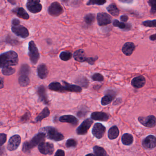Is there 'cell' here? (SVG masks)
Instances as JSON below:
<instances>
[{"label": "cell", "instance_id": "6da1fadb", "mask_svg": "<svg viewBox=\"0 0 156 156\" xmlns=\"http://www.w3.org/2000/svg\"><path fill=\"white\" fill-rule=\"evenodd\" d=\"M19 62L18 55L14 51H9L1 54L0 55V68L17 66Z\"/></svg>", "mask_w": 156, "mask_h": 156}, {"label": "cell", "instance_id": "7a4b0ae2", "mask_svg": "<svg viewBox=\"0 0 156 156\" xmlns=\"http://www.w3.org/2000/svg\"><path fill=\"white\" fill-rule=\"evenodd\" d=\"M46 136L43 132H40L35 135L30 141H26L23 144L22 151L24 153H29L37 146L45 141Z\"/></svg>", "mask_w": 156, "mask_h": 156}, {"label": "cell", "instance_id": "3957f363", "mask_svg": "<svg viewBox=\"0 0 156 156\" xmlns=\"http://www.w3.org/2000/svg\"><path fill=\"white\" fill-rule=\"evenodd\" d=\"M85 54V51L83 49H79L74 52L73 57L76 61L80 63L87 62L89 65H94L95 62L98 60L99 57L96 56L95 57H87Z\"/></svg>", "mask_w": 156, "mask_h": 156}, {"label": "cell", "instance_id": "277c9868", "mask_svg": "<svg viewBox=\"0 0 156 156\" xmlns=\"http://www.w3.org/2000/svg\"><path fill=\"white\" fill-rule=\"evenodd\" d=\"M41 132L45 133L47 138L52 141L59 142L64 140V136L57 129L52 126H46L41 129Z\"/></svg>", "mask_w": 156, "mask_h": 156}, {"label": "cell", "instance_id": "5b68a950", "mask_svg": "<svg viewBox=\"0 0 156 156\" xmlns=\"http://www.w3.org/2000/svg\"><path fill=\"white\" fill-rule=\"evenodd\" d=\"M28 55L31 63L36 65L40 58V54L35 43L33 40L28 43Z\"/></svg>", "mask_w": 156, "mask_h": 156}, {"label": "cell", "instance_id": "8992f818", "mask_svg": "<svg viewBox=\"0 0 156 156\" xmlns=\"http://www.w3.org/2000/svg\"><path fill=\"white\" fill-rule=\"evenodd\" d=\"M26 6L27 10L32 13H38L42 10L40 0H27Z\"/></svg>", "mask_w": 156, "mask_h": 156}, {"label": "cell", "instance_id": "52a82bcc", "mask_svg": "<svg viewBox=\"0 0 156 156\" xmlns=\"http://www.w3.org/2000/svg\"><path fill=\"white\" fill-rule=\"evenodd\" d=\"M93 122L92 119L87 118L78 127L76 130V133L78 135H84L86 134Z\"/></svg>", "mask_w": 156, "mask_h": 156}, {"label": "cell", "instance_id": "ba28073f", "mask_svg": "<svg viewBox=\"0 0 156 156\" xmlns=\"http://www.w3.org/2000/svg\"><path fill=\"white\" fill-rule=\"evenodd\" d=\"M138 120L141 124L148 128H153L156 125V117L154 115H150L146 117L140 116Z\"/></svg>", "mask_w": 156, "mask_h": 156}, {"label": "cell", "instance_id": "9c48e42d", "mask_svg": "<svg viewBox=\"0 0 156 156\" xmlns=\"http://www.w3.org/2000/svg\"><path fill=\"white\" fill-rule=\"evenodd\" d=\"M63 7L61 5L57 2L51 3L48 9L49 14L51 16H58L63 12Z\"/></svg>", "mask_w": 156, "mask_h": 156}, {"label": "cell", "instance_id": "30bf717a", "mask_svg": "<svg viewBox=\"0 0 156 156\" xmlns=\"http://www.w3.org/2000/svg\"><path fill=\"white\" fill-rule=\"evenodd\" d=\"M38 148L39 152L44 155H52L55 150L54 144L50 143L43 142L38 146Z\"/></svg>", "mask_w": 156, "mask_h": 156}, {"label": "cell", "instance_id": "8fae6325", "mask_svg": "<svg viewBox=\"0 0 156 156\" xmlns=\"http://www.w3.org/2000/svg\"><path fill=\"white\" fill-rule=\"evenodd\" d=\"M98 25L100 26H105L111 23L112 17L111 15L106 12H100L97 16Z\"/></svg>", "mask_w": 156, "mask_h": 156}, {"label": "cell", "instance_id": "7c38bea8", "mask_svg": "<svg viewBox=\"0 0 156 156\" xmlns=\"http://www.w3.org/2000/svg\"><path fill=\"white\" fill-rule=\"evenodd\" d=\"M21 142V138L19 135H15L10 137L8 141L7 148L9 151H13L19 147Z\"/></svg>", "mask_w": 156, "mask_h": 156}, {"label": "cell", "instance_id": "4fadbf2b", "mask_svg": "<svg viewBox=\"0 0 156 156\" xmlns=\"http://www.w3.org/2000/svg\"><path fill=\"white\" fill-rule=\"evenodd\" d=\"M12 31L16 35L22 38H26L29 36V33L27 28L22 25L17 26H12Z\"/></svg>", "mask_w": 156, "mask_h": 156}, {"label": "cell", "instance_id": "5bb4252c", "mask_svg": "<svg viewBox=\"0 0 156 156\" xmlns=\"http://www.w3.org/2000/svg\"><path fill=\"white\" fill-rule=\"evenodd\" d=\"M37 93L39 100L46 105H50V102L48 97L46 89L44 85H40L37 89Z\"/></svg>", "mask_w": 156, "mask_h": 156}, {"label": "cell", "instance_id": "9a60e30c", "mask_svg": "<svg viewBox=\"0 0 156 156\" xmlns=\"http://www.w3.org/2000/svg\"><path fill=\"white\" fill-rule=\"evenodd\" d=\"M106 131L105 126L100 123H96L94 124L92 129L93 135L98 139H101L103 137Z\"/></svg>", "mask_w": 156, "mask_h": 156}, {"label": "cell", "instance_id": "2e32d148", "mask_svg": "<svg viewBox=\"0 0 156 156\" xmlns=\"http://www.w3.org/2000/svg\"><path fill=\"white\" fill-rule=\"evenodd\" d=\"M116 92L113 90H108L105 92V95L102 98L101 103L102 105L106 106L110 104L115 98Z\"/></svg>", "mask_w": 156, "mask_h": 156}, {"label": "cell", "instance_id": "e0dca14e", "mask_svg": "<svg viewBox=\"0 0 156 156\" xmlns=\"http://www.w3.org/2000/svg\"><path fill=\"white\" fill-rule=\"evenodd\" d=\"M59 121L60 122L68 123L74 126H77L79 123V120L76 116L71 115H66L60 117Z\"/></svg>", "mask_w": 156, "mask_h": 156}, {"label": "cell", "instance_id": "ac0fdd59", "mask_svg": "<svg viewBox=\"0 0 156 156\" xmlns=\"http://www.w3.org/2000/svg\"><path fill=\"white\" fill-rule=\"evenodd\" d=\"M142 145L146 149H153L156 147V137L149 135L143 140Z\"/></svg>", "mask_w": 156, "mask_h": 156}, {"label": "cell", "instance_id": "d6986e66", "mask_svg": "<svg viewBox=\"0 0 156 156\" xmlns=\"http://www.w3.org/2000/svg\"><path fill=\"white\" fill-rule=\"evenodd\" d=\"M146 80L143 76L135 77L132 80L131 84L135 89H140L143 88L145 85Z\"/></svg>", "mask_w": 156, "mask_h": 156}, {"label": "cell", "instance_id": "ffe728a7", "mask_svg": "<svg viewBox=\"0 0 156 156\" xmlns=\"http://www.w3.org/2000/svg\"><path fill=\"white\" fill-rule=\"evenodd\" d=\"M91 118L94 121L106 122L109 119L108 114L102 112H93L91 115Z\"/></svg>", "mask_w": 156, "mask_h": 156}, {"label": "cell", "instance_id": "44dd1931", "mask_svg": "<svg viewBox=\"0 0 156 156\" xmlns=\"http://www.w3.org/2000/svg\"><path fill=\"white\" fill-rule=\"evenodd\" d=\"M136 46L132 42H127L125 43L122 48V52L127 56L132 55L135 50Z\"/></svg>", "mask_w": 156, "mask_h": 156}, {"label": "cell", "instance_id": "7402d4cb", "mask_svg": "<svg viewBox=\"0 0 156 156\" xmlns=\"http://www.w3.org/2000/svg\"><path fill=\"white\" fill-rule=\"evenodd\" d=\"M62 82L66 92L72 93H81L82 92V88L79 85L71 84L64 80H62Z\"/></svg>", "mask_w": 156, "mask_h": 156}, {"label": "cell", "instance_id": "603a6c76", "mask_svg": "<svg viewBox=\"0 0 156 156\" xmlns=\"http://www.w3.org/2000/svg\"><path fill=\"white\" fill-rule=\"evenodd\" d=\"M38 76L41 80L45 79L49 74L47 67L45 64H40L37 69Z\"/></svg>", "mask_w": 156, "mask_h": 156}, {"label": "cell", "instance_id": "cb8c5ba5", "mask_svg": "<svg viewBox=\"0 0 156 156\" xmlns=\"http://www.w3.org/2000/svg\"><path fill=\"white\" fill-rule=\"evenodd\" d=\"M12 12L16 15L18 17L24 20H28L29 16L24 8L22 7H16L12 10Z\"/></svg>", "mask_w": 156, "mask_h": 156}, {"label": "cell", "instance_id": "d4e9b609", "mask_svg": "<svg viewBox=\"0 0 156 156\" xmlns=\"http://www.w3.org/2000/svg\"><path fill=\"white\" fill-rule=\"evenodd\" d=\"M48 88L50 90L57 92H66L64 86L58 82H53L49 83L48 85Z\"/></svg>", "mask_w": 156, "mask_h": 156}, {"label": "cell", "instance_id": "484cf974", "mask_svg": "<svg viewBox=\"0 0 156 156\" xmlns=\"http://www.w3.org/2000/svg\"><path fill=\"white\" fill-rule=\"evenodd\" d=\"M113 25L115 27H117L125 31H130L132 28V25L130 23H125L123 22H120L117 19H115L113 22Z\"/></svg>", "mask_w": 156, "mask_h": 156}, {"label": "cell", "instance_id": "4316f807", "mask_svg": "<svg viewBox=\"0 0 156 156\" xmlns=\"http://www.w3.org/2000/svg\"><path fill=\"white\" fill-rule=\"evenodd\" d=\"M75 83L82 88L87 89L89 85V79L84 76H79L75 80Z\"/></svg>", "mask_w": 156, "mask_h": 156}, {"label": "cell", "instance_id": "83f0119b", "mask_svg": "<svg viewBox=\"0 0 156 156\" xmlns=\"http://www.w3.org/2000/svg\"><path fill=\"white\" fill-rule=\"evenodd\" d=\"M50 110L49 109L48 107H45V108L43 109L42 112L36 117L35 119V121L37 122H41L43 119L48 117L49 115H50Z\"/></svg>", "mask_w": 156, "mask_h": 156}, {"label": "cell", "instance_id": "f1b7e54d", "mask_svg": "<svg viewBox=\"0 0 156 156\" xmlns=\"http://www.w3.org/2000/svg\"><path fill=\"white\" fill-rule=\"evenodd\" d=\"M107 11L109 13L113 16L117 17L120 14V10L115 3H111L108 5L106 8Z\"/></svg>", "mask_w": 156, "mask_h": 156}, {"label": "cell", "instance_id": "f546056e", "mask_svg": "<svg viewBox=\"0 0 156 156\" xmlns=\"http://www.w3.org/2000/svg\"><path fill=\"white\" fill-rule=\"evenodd\" d=\"M120 132L119 129L116 126H112L108 131V137L111 140L116 139L119 136Z\"/></svg>", "mask_w": 156, "mask_h": 156}, {"label": "cell", "instance_id": "4dcf8cb0", "mask_svg": "<svg viewBox=\"0 0 156 156\" xmlns=\"http://www.w3.org/2000/svg\"><path fill=\"white\" fill-rule=\"evenodd\" d=\"M18 83L21 87H27L30 84V80L27 75H19L18 79Z\"/></svg>", "mask_w": 156, "mask_h": 156}, {"label": "cell", "instance_id": "1f68e13d", "mask_svg": "<svg viewBox=\"0 0 156 156\" xmlns=\"http://www.w3.org/2000/svg\"><path fill=\"white\" fill-rule=\"evenodd\" d=\"M122 141L125 145H130L133 142V137L130 134L125 133L122 136Z\"/></svg>", "mask_w": 156, "mask_h": 156}, {"label": "cell", "instance_id": "d6a6232c", "mask_svg": "<svg viewBox=\"0 0 156 156\" xmlns=\"http://www.w3.org/2000/svg\"><path fill=\"white\" fill-rule=\"evenodd\" d=\"M31 72L30 66L27 64H23L21 66L18 75H27L29 76L31 74Z\"/></svg>", "mask_w": 156, "mask_h": 156}, {"label": "cell", "instance_id": "836d02e7", "mask_svg": "<svg viewBox=\"0 0 156 156\" xmlns=\"http://www.w3.org/2000/svg\"><path fill=\"white\" fill-rule=\"evenodd\" d=\"M93 152L96 156H109L103 147L95 146L93 147Z\"/></svg>", "mask_w": 156, "mask_h": 156}, {"label": "cell", "instance_id": "e575fe53", "mask_svg": "<svg viewBox=\"0 0 156 156\" xmlns=\"http://www.w3.org/2000/svg\"><path fill=\"white\" fill-rule=\"evenodd\" d=\"M73 57V55L70 52L62 51L59 55V58L63 61H67L70 60Z\"/></svg>", "mask_w": 156, "mask_h": 156}, {"label": "cell", "instance_id": "d590c367", "mask_svg": "<svg viewBox=\"0 0 156 156\" xmlns=\"http://www.w3.org/2000/svg\"><path fill=\"white\" fill-rule=\"evenodd\" d=\"M16 69L11 66L4 67L2 68V73L5 76H10L14 74Z\"/></svg>", "mask_w": 156, "mask_h": 156}, {"label": "cell", "instance_id": "8d00e7d4", "mask_svg": "<svg viewBox=\"0 0 156 156\" xmlns=\"http://www.w3.org/2000/svg\"><path fill=\"white\" fill-rule=\"evenodd\" d=\"M84 22L89 25L92 24L95 20V15L94 14L89 13L84 17Z\"/></svg>", "mask_w": 156, "mask_h": 156}, {"label": "cell", "instance_id": "74e56055", "mask_svg": "<svg viewBox=\"0 0 156 156\" xmlns=\"http://www.w3.org/2000/svg\"><path fill=\"white\" fill-rule=\"evenodd\" d=\"M106 0H89V2H87V5H103L106 3Z\"/></svg>", "mask_w": 156, "mask_h": 156}, {"label": "cell", "instance_id": "f35d334b", "mask_svg": "<svg viewBox=\"0 0 156 156\" xmlns=\"http://www.w3.org/2000/svg\"><path fill=\"white\" fill-rule=\"evenodd\" d=\"M78 142L73 138H70L68 139L66 142V146L67 148H74L77 147Z\"/></svg>", "mask_w": 156, "mask_h": 156}, {"label": "cell", "instance_id": "ab89813d", "mask_svg": "<svg viewBox=\"0 0 156 156\" xmlns=\"http://www.w3.org/2000/svg\"><path fill=\"white\" fill-rule=\"evenodd\" d=\"M142 24L146 27H156V19L144 21L142 23Z\"/></svg>", "mask_w": 156, "mask_h": 156}, {"label": "cell", "instance_id": "60d3db41", "mask_svg": "<svg viewBox=\"0 0 156 156\" xmlns=\"http://www.w3.org/2000/svg\"><path fill=\"white\" fill-rule=\"evenodd\" d=\"M91 79L94 81L102 82L104 80V77L99 73H94L91 76Z\"/></svg>", "mask_w": 156, "mask_h": 156}, {"label": "cell", "instance_id": "b9f144b4", "mask_svg": "<svg viewBox=\"0 0 156 156\" xmlns=\"http://www.w3.org/2000/svg\"><path fill=\"white\" fill-rule=\"evenodd\" d=\"M148 4L151 6L150 13L153 14L156 13V0H148Z\"/></svg>", "mask_w": 156, "mask_h": 156}, {"label": "cell", "instance_id": "7bdbcfd3", "mask_svg": "<svg viewBox=\"0 0 156 156\" xmlns=\"http://www.w3.org/2000/svg\"><path fill=\"white\" fill-rule=\"evenodd\" d=\"M5 42L9 44L12 45V46L16 45L19 44V41L12 39L9 36H7L5 38Z\"/></svg>", "mask_w": 156, "mask_h": 156}, {"label": "cell", "instance_id": "ee69618b", "mask_svg": "<svg viewBox=\"0 0 156 156\" xmlns=\"http://www.w3.org/2000/svg\"><path fill=\"white\" fill-rule=\"evenodd\" d=\"M30 117H31V114H30V112H27L21 117L20 121L21 122H27L28 120H29Z\"/></svg>", "mask_w": 156, "mask_h": 156}, {"label": "cell", "instance_id": "f6af8a7d", "mask_svg": "<svg viewBox=\"0 0 156 156\" xmlns=\"http://www.w3.org/2000/svg\"><path fill=\"white\" fill-rule=\"evenodd\" d=\"M88 112L85 110H81L77 113V116L80 118H82L87 115Z\"/></svg>", "mask_w": 156, "mask_h": 156}, {"label": "cell", "instance_id": "bcb514c9", "mask_svg": "<svg viewBox=\"0 0 156 156\" xmlns=\"http://www.w3.org/2000/svg\"><path fill=\"white\" fill-rule=\"evenodd\" d=\"M1 137V146H2L4 144H5L7 139V135L5 134L1 133L0 135Z\"/></svg>", "mask_w": 156, "mask_h": 156}, {"label": "cell", "instance_id": "7dc6e473", "mask_svg": "<svg viewBox=\"0 0 156 156\" xmlns=\"http://www.w3.org/2000/svg\"><path fill=\"white\" fill-rule=\"evenodd\" d=\"M129 20V16L126 15H122L120 17V20L123 23H126Z\"/></svg>", "mask_w": 156, "mask_h": 156}, {"label": "cell", "instance_id": "c3c4849f", "mask_svg": "<svg viewBox=\"0 0 156 156\" xmlns=\"http://www.w3.org/2000/svg\"><path fill=\"white\" fill-rule=\"evenodd\" d=\"M54 156H65V152L61 149H59L56 151Z\"/></svg>", "mask_w": 156, "mask_h": 156}, {"label": "cell", "instance_id": "681fc988", "mask_svg": "<svg viewBox=\"0 0 156 156\" xmlns=\"http://www.w3.org/2000/svg\"><path fill=\"white\" fill-rule=\"evenodd\" d=\"M20 22L18 19L16 18H14L13 19L12 21V26H17L20 25Z\"/></svg>", "mask_w": 156, "mask_h": 156}, {"label": "cell", "instance_id": "f907efd6", "mask_svg": "<svg viewBox=\"0 0 156 156\" xmlns=\"http://www.w3.org/2000/svg\"><path fill=\"white\" fill-rule=\"evenodd\" d=\"M122 99H121V98H117V99H116V100H115V101H114L113 105H118L122 103Z\"/></svg>", "mask_w": 156, "mask_h": 156}, {"label": "cell", "instance_id": "816d5d0a", "mask_svg": "<svg viewBox=\"0 0 156 156\" xmlns=\"http://www.w3.org/2000/svg\"><path fill=\"white\" fill-rule=\"evenodd\" d=\"M134 0H119V2L123 3L132 4Z\"/></svg>", "mask_w": 156, "mask_h": 156}, {"label": "cell", "instance_id": "f5cc1de1", "mask_svg": "<svg viewBox=\"0 0 156 156\" xmlns=\"http://www.w3.org/2000/svg\"><path fill=\"white\" fill-rule=\"evenodd\" d=\"M149 39L152 41H156V34L150 36L149 37Z\"/></svg>", "mask_w": 156, "mask_h": 156}, {"label": "cell", "instance_id": "db71d44e", "mask_svg": "<svg viewBox=\"0 0 156 156\" xmlns=\"http://www.w3.org/2000/svg\"><path fill=\"white\" fill-rule=\"evenodd\" d=\"M101 87V85H100V84H96V85H93V88L94 90H100Z\"/></svg>", "mask_w": 156, "mask_h": 156}, {"label": "cell", "instance_id": "11a10c76", "mask_svg": "<svg viewBox=\"0 0 156 156\" xmlns=\"http://www.w3.org/2000/svg\"><path fill=\"white\" fill-rule=\"evenodd\" d=\"M8 1V2L10 3L11 4L13 5H15L16 4V0H7Z\"/></svg>", "mask_w": 156, "mask_h": 156}, {"label": "cell", "instance_id": "9f6ffc18", "mask_svg": "<svg viewBox=\"0 0 156 156\" xmlns=\"http://www.w3.org/2000/svg\"><path fill=\"white\" fill-rule=\"evenodd\" d=\"M0 85H1V87H0V88L1 89H2L4 87V80L3 79L2 77L1 78V83H0Z\"/></svg>", "mask_w": 156, "mask_h": 156}, {"label": "cell", "instance_id": "6f0895ef", "mask_svg": "<svg viewBox=\"0 0 156 156\" xmlns=\"http://www.w3.org/2000/svg\"><path fill=\"white\" fill-rule=\"evenodd\" d=\"M85 156H96L95 155L93 154H88L86 155Z\"/></svg>", "mask_w": 156, "mask_h": 156}, {"label": "cell", "instance_id": "680465c9", "mask_svg": "<svg viewBox=\"0 0 156 156\" xmlns=\"http://www.w3.org/2000/svg\"><path fill=\"white\" fill-rule=\"evenodd\" d=\"M62 2L65 3H67L69 1V0H62Z\"/></svg>", "mask_w": 156, "mask_h": 156}, {"label": "cell", "instance_id": "91938a15", "mask_svg": "<svg viewBox=\"0 0 156 156\" xmlns=\"http://www.w3.org/2000/svg\"><path fill=\"white\" fill-rule=\"evenodd\" d=\"M154 100H155V101L156 102V99H154Z\"/></svg>", "mask_w": 156, "mask_h": 156}]
</instances>
